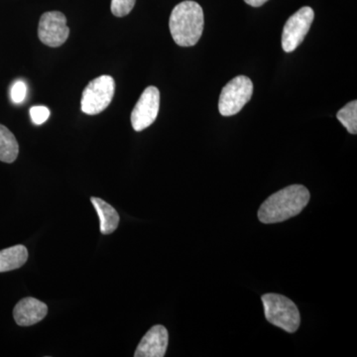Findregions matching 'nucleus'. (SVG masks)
<instances>
[{"instance_id":"f257e3e1","label":"nucleus","mask_w":357,"mask_h":357,"mask_svg":"<svg viewBox=\"0 0 357 357\" xmlns=\"http://www.w3.org/2000/svg\"><path fill=\"white\" fill-rule=\"evenodd\" d=\"M310 192L302 185H292L271 195L258 211L260 222L270 225L285 222L306 208Z\"/></svg>"},{"instance_id":"f03ea898","label":"nucleus","mask_w":357,"mask_h":357,"mask_svg":"<svg viewBox=\"0 0 357 357\" xmlns=\"http://www.w3.org/2000/svg\"><path fill=\"white\" fill-rule=\"evenodd\" d=\"M204 11L198 2L185 0L173 9L169 28L175 43L192 47L198 43L204 31Z\"/></svg>"},{"instance_id":"7ed1b4c3","label":"nucleus","mask_w":357,"mask_h":357,"mask_svg":"<svg viewBox=\"0 0 357 357\" xmlns=\"http://www.w3.org/2000/svg\"><path fill=\"white\" fill-rule=\"evenodd\" d=\"M261 299L265 318L270 324L287 333L297 332L301 324L300 312L293 301L279 294H266Z\"/></svg>"},{"instance_id":"20e7f679","label":"nucleus","mask_w":357,"mask_h":357,"mask_svg":"<svg viewBox=\"0 0 357 357\" xmlns=\"http://www.w3.org/2000/svg\"><path fill=\"white\" fill-rule=\"evenodd\" d=\"M115 93L112 77L103 75L89 82L84 88L81 100V109L88 115L100 114L109 107Z\"/></svg>"},{"instance_id":"39448f33","label":"nucleus","mask_w":357,"mask_h":357,"mask_svg":"<svg viewBox=\"0 0 357 357\" xmlns=\"http://www.w3.org/2000/svg\"><path fill=\"white\" fill-rule=\"evenodd\" d=\"M253 84L248 77L237 76L232 79L225 88L218 102V110L222 116H232L243 109L251 100Z\"/></svg>"},{"instance_id":"423d86ee","label":"nucleus","mask_w":357,"mask_h":357,"mask_svg":"<svg viewBox=\"0 0 357 357\" xmlns=\"http://www.w3.org/2000/svg\"><path fill=\"white\" fill-rule=\"evenodd\" d=\"M314 13L309 6H304L287 20L282 32V49L286 53L294 52L304 41L314 22Z\"/></svg>"},{"instance_id":"0eeeda50","label":"nucleus","mask_w":357,"mask_h":357,"mask_svg":"<svg viewBox=\"0 0 357 357\" xmlns=\"http://www.w3.org/2000/svg\"><path fill=\"white\" fill-rule=\"evenodd\" d=\"M160 109V91L156 86L144 89L131 114V124L134 130L140 132L154 123Z\"/></svg>"},{"instance_id":"6e6552de","label":"nucleus","mask_w":357,"mask_h":357,"mask_svg":"<svg viewBox=\"0 0 357 357\" xmlns=\"http://www.w3.org/2000/svg\"><path fill=\"white\" fill-rule=\"evenodd\" d=\"M69 35L67 18L60 11H49L40 18L38 36L42 43L57 48L67 41Z\"/></svg>"},{"instance_id":"1a4fd4ad","label":"nucleus","mask_w":357,"mask_h":357,"mask_svg":"<svg viewBox=\"0 0 357 357\" xmlns=\"http://www.w3.org/2000/svg\"><path fill=\"white\" fill-rule=\"evenodd\" d=\"M169 335L165 326H154L143 337L136 349L135 357H163L168 347Z\"/></svg>"},{"instance_id":"9d476101","label":"nucleus","mask_w":357,"mask_h":357,"mask_svg":"<svg viewBox=\"0 0 357 357\" xmlns=\"http://www.w3.org/2000/svg\"><path fill=\"white\" fill-rule=\"evenodd\" d=\"M48 307L41 301L27 297L20 301L13 310L15 323L20 326L36 325L47 316Z\"/></svg>"},{"instance_id":"9b49d317","label":"nucleus","mask_w":357,"mask_h":357,"mask_svg":"<svg viewBox=\"0 0 357 357\" xmlns=\"http://www.w3.org/2000/svg\"><path fill=\"white\" fill-rule=\"evenodd\" d=\"M91 204L95 206L96 213L100 220V232L102 234H110L115 231L119 225V215L114 206L100 198L93 197Z\"/></svg>"},{"instance_id":"f8f14e48","label":"nucleus","mask_w":357,"mask_h":357,"mask_svg":"<svg viewBox=\"0 0 357 357\" xmlns=\"http://www.w3.org/2000/svg\"><path fill=\"white\" fill-rule=\"evenodd\" d=\"M28 250L24 245H15L0 251V273L20 269L27 262Z\"/></svg>"},{"instance_id":"ddd939ff","label":"nucleus","mask_w":357,"mask_h":357,"mask_svg":"<svg viewBox=\"0 0 357 357\" xmlns=\"http://www.w3.org/2000/svg\"><path fill=\"white\" fill-rule=\"evenodd\" d=\"M20 154V145L14 134L0 124V161L13 163Z\"/></svg>"},{"instance_id":"4468645a","label":"nucleus","mask_w":357,"mask_h":357,"mask_svg":"<svg viewBox=\"0 0 357 357\" xmlns=\"http://www.w3.org/2000/svg\"><path fill=\"white\" fill-rule=\"evenodd\" d=\"M337 117L340 123L351 134L357 133V102L347 103L342 109L338 110Z\"/></svg>"},{"instance_id":"2eb2a0df","label":"nucleus","mask_w":357,"mask_h":357,"mask_svg":"<svg viewBox=\"0 0 357 357\" xmlns=\"http://www.w3.org/2000/svg\"><path fill=\"white\" fill-rule=\"evenodd\" d=\"M136 0H112V13L116 17H124L132 11Z\"/></svg>"},{"instance_id":"dca6fc26","label":"nucleus","mask_w":357,"mask_h":357,"mask_svg":"<svg viewBox=\"0 0 357 357\" xmlns=\"http://www.w3.org/2000/svg\"><path fill=\"white\" fill-rule=\"evenodd\" d=\"M30 116H31L33 123L41 126L50 117V110L44 105H37V107L30 109Z\"/></svg>"},{"instance_id":"f3484780","label":"nucleus","mask_w":357,"mask_h":357,"mask_svg":"<svg viewBox=\"0 0 357 357\" xmlns=\"http://www.w3.org/2000/svg\"><path fill=\"white\" fill-rule=\"evenodd\" d=\"M26 96H27V86L24 82L17 81L14 83L10 91L11 100L18 105L24 102Z\"/></svg>"},{"instance_id":"a211bd4d","label":"nucleus","mask_w":357,"mask_h":357,"mask_svg":"<svg viewBox=\"0 0 357 357\" xmlns=\"http://www.w3.org/2000/svg\"><path fill=\"white\" fill-rule=\"evenodd\" d=\"M248 6L252 7H260L266 3L268 0H244Z\"/></svg>"}]
</instances>
